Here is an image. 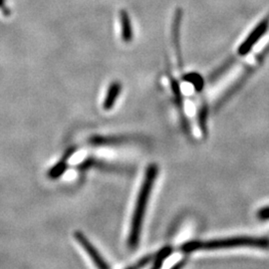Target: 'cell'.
<instances>
[{
	"instance_id": "1",
	"label": "cell",
	"mask_w": 269,
	"mask_h": 269,
	"mask_svg": "<svg viewBox=\"0 0 269 269\" xmlns=\"http://www.w3.org/2000/svg\"><path fill=\"white\" fill-rule=\"evenodd\" d=\"M159 173V166L156 164H152L148 166L145 170V179L143 182V185L141 186V189L138 194V199L136 202V207L134 210V214L132 217L131 228H130V234H129V248L131 249H135L140 240L141 235V229L143 227V221L145 217V209L146 205L150 200L155 181L157 179Z\"/></svg>"
},
{
	"instance_id": "2",
	"label": "cell",
	"mask_w": 269,
	"mask_h": 269,
	"mask_svg": "<svg viewBox=\"0 0 269 269\" xmlns=\"http://www.w3.org/2000/svg\"><path fill=\"white\" fill-rule=\"evenodd\" d=\"M269 249V238L252 236H234L212 240H190L184 243L180 249L185 253L197 250H216V249Z\"/></svg>"
},
{
	"instance_id": "3",
	"label": "cell",
	"mask_w": 269,
	"mask_h": 269,
	"mask_svg": "<svg viewBox=\"0 0 269 269\" xmlns=\"http://www.w3.org/2000/svg\"><path fill=\"white\" fill-rule=\"evenodd\" d=\"M268 28L269 11L267 14L258 22V24L253 28V30L249 33L247 39H244V41L239 45L237 49V54L239 56H247L252 50V48L255 46V44L263 37V35L268 30Z\"/></svg>"
},
{
	"instance_id": "4",
	"label": "cell",
	"mask_w": 269,
	"mask_h": 269,
	"mask_svg": "<svg viewBox=\"0 0 269 269\" xmlns=\"http://www.w3.org/2000/svg\"><path fill=\"white\" fill-rule=\"evenodd\" d=\"M74 236L76 240L80 243V246L83 248L84 250L87 252L89 257L92 259V261L95 263V265L99 268H109V264L105 261L103 257L101 256L100 252L90 242V240L87 238V236L83 234L81 231H76L74 233Z\"/></svg>"
},
{
	"instance_id": "5",
	"label": "cell",
	"mask_w": 269,
	"mask_h": 269,
	"mask_svg": "<svg viewBox=\"0 0 269 269\" xmlns=\"http://www.w3.org/2000/svg\"><path fill=\"white\" fill-rule=\"evenodd\" d=\"M76 149L73 146V148H70L68 149L65 154L63 155L62 159L53 166L50 168L49 173H48V176L50 179L52 180H56V179H59L63 174L66 172L67 167H68V160L72 157V155L75 153Z\"/></svg>"
},
{
	"instance_id": "6",
	"label": "cell",
	"mask_w": 269,
	"mask_h": 269,
	"mask_svg": "<svg viewBox=\"0 0 269 269\" xmlns=\"http://www.w3.org/2000/svg\"><path fill=\"white\" fill-rule=\"evenodd\" d=\"M122 91V85L120 82H113L109 86L107 95L104 100L103 107L105 110H111L119 98Z\"/></svg>"
},
{
	"instance_id": "7",
	"label": "cell",
	"mask_w": 269,
	"mask_h": 269,
	"mask_svg": "<svg viewBox=\"0 0 269 269\" xmlns=\"http://www.w3.org/2000/svg\"><path fill=\"white\" fill-rule=\"evenodd\" d=\"M183 18V10L181 8H178L175 13V18L173 23V39L176 45L178 58L181 61V49H180V28H181V22Z\"/></svg>"
},
{
	"instance_id": "8",
	"label": "cell",
	"mask_w": 269,
	"mask_h": 269,
	"mask_svg": "<svg viewBox=\"0 0 269 269\" xmlns=\"http://www.w3.org/2000/svg\"><path fill=\"white\" fill-rule=\"evenodd\" d=\"M120 20H121V28H122V39L126 43H129L133 40V30H132V24L129 13L126 10H121Z\"/></svg>"
},
{
	"instance_id": "9",
	"label": "cell",
	"mask_w": 269,
	"mask_h": 269,
	"mask_svg": "<svg viewBox=\"0 0 269 269\" xmlns=\"http://www.w3.org/2000/svg\"><path fill=\"white\" fill-rule=\"evenodd\" d=\"M129 141L128 138L124 137H100L96 136L90 139V144L93 145H122Z\"/></svg>"
},
{
	"instance_id": "10",
	"label": "cell",
	"mask_w": 269,
	"mask_h": 269,
	"mask_svg": "<svg viewBox=\"0 0 269 269\" xmlns=\"http://www.w3.org/2000/svg\"><path fill=\"white\" fill-rule=\"evenodd\" d=\"M173 252H174V249L170 246H167V247H165V248L160 249L157 252V254L155 255L154 264H153L152 268H161L163 266L164 261L173 254Z\"/></svg>"
},
{
	"instance_id": "11",
	"label": "cell",
	"mask_w": 269,
	"mask_h": 269,
	"mask_svg": "<svg viewBox=\"0 0 269 269\" xmlns=\"http://www.w3.org/2000/svg\"><path fill=\"white\" fill-rule=\"evenodd\" d=\"M184 80L188 83L192 84L193 87L195 88V90H198V91H201L205 85V81H204L203 77L198 73L186 74L184 76Z\"/></svg>"
},
{
	"instance_id": "12",
	"label": "cell",
	"mask_w": 269,
	"mask_h": 269,
	"mask_svg": "<svg viewBox=\"0 0 269 269\" xmlns=\"http://www.w3.org/2000/svg\"><path fill=\"white\" fill-rule=\"evenodd\" d=\"M170 85H172V89H173V92H174V95H175L176 102L178 104L179 108L182 109V111H183L184 106H183V97H182V94H181L180 85L175 79H170Z\"/></svg>"
},
{
	"instance_id": "13",
	"label": "cell",
	"mask_w": 269,
	"mask_h": 269,
	"mask_svg": "<svg viewBox=\"0 0 269 269\" xmlns=\"http://www.w3.org/2000/svg\"><path fill=\"white\" fill-rule=\"evenodd\" d=\"M153 259V256L152 255H148V256H145L143 257L142 259H140L136 264H133L131 266H129V268H141V267H144L148 263L151 262V260Z\"/></svg>"
},
{
	"instance_id": "14",
	"label": "cell",
	"mask_w": 269,
	"mask_h": 269,
	"mask_svg": "<svg viewBox=\"0 0 269 269\" xmlns=\"http://www.w3.org/2000/svg\"><path fill=\"white\" fill-rule=\"evenodd\" d=\"M257 217L260 221H268L269 219V207H262L257 212Z\"/></svg>"
},
{
	"instance_id": "15",
	"label": "cell",
	"mask_w": 269,
	"mask_h": 269,
	"mask_svg": "<svg viewBox=\"0 0 269 269\" xmlns=\"http://www.w3.org/2000/svg\"><path fill=\"white\" fill-rule=\"evenodd\" d=\"M200 124H201L203 131L205 132V127L207 125V111H206V109H203L200 113Z\"/></svg>"
},
{
	"instance_id": "16",
	"label": "cell",
	"mask_w": 269,
	"mask_h": 269,
	"mask_svg": "<svg viewBox=\"0 0 269 269\" xmlns=\"http://www.w3.org/2000/svg\"><path fill=\"white\" fill-rule=\"evenodd\" d=\"M0 8L2 9V12L4 15L8 16L10 14V10L5 6V0H0Z\"/></svg>"
}]
</instances>
